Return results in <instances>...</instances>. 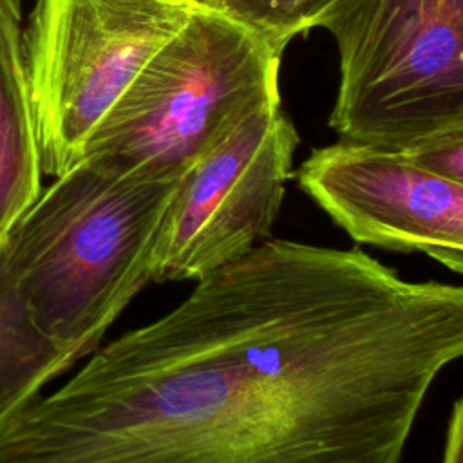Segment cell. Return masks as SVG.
Here are the masks:
<instances>
[{
  "label": "cell",
  "instance_id": "10",
  "mask_svg": "<svg viewBox=\"0 0 463 463\" xmlns=\"http://www.w3.org/2000/svg\"><path fill=\"white\" fill-rule=\"evenodd\" d=\"M329 0H213L239 20L262 33L273 45H286L298 34L317 25Z\"/></svg>",
  "mask_w": 463,
  "mask_h": 463
},
{
  "label": "cell",
  "instance_id": "7",
  "mask_svg": "<svg viewBox=\"0 0 463 463\" xmlns=\"http://www.w3.org/2000/svg\"><path fill=\"white\" fill-rule=\"evenodd\" d=\"M297 181L354 242L418 251L463 277V184L400 152L340 139L315 148Z\"/></svg>",
  "mask_w": 463,
  "mask_h": 463
},
{
  "label": "cell",
  "instance_id": "8",
  "mask_svg": "<svg viewBox=\"0 0 463 463\" xmlns=\"http://www.w3.org/2000/svg\"><path fill=\"white\" fill-rule=\"evenodd\" d=\"M20 0H0V241L42 192Z\"/></svg>",
  "mask_w": 463,
  "mask_h": 463
},
{
  "label": "cell",
  "instance_id": "6",
  "mask_svg": "<svg viewBox=\"0 0 463 463\" xmlns=\"http://www.w3.org/2000/svg\"><path fill=\"white\" fill-rule=\"evenodd\" d=\"M297 143L293 123L275 103L206 152L168 208L152 282L197 280L271 237Z\"/></svg>",
  "mask_w": 463,
  "mask_h": 463
},
{
  "label": "cell",
  "instance_id": "1",
  "mask_svg": "<svg viewBox=\"0 0 463 463\" xmlns=\"http://www.w3.org/2000/svg\"><path fill=\"white\" fill-rule=\"evenodd\" d=\"M459 358L463 286L268 237L18 411L0 463H400Z\"/></svg>",
  "mask_w": 463,
  "mask_h": 463
},
{
  "label": "cell",
  "instance_id": "9",
  "mask_svg": "<svg viewBox=\"0 0 463 463\" xmlns=\"http://www.w3.org/2000/svg\"><path fill=\"white\" fill-rule=\"evenodd\" d=\"M74 365L72 354L33 317L7 269L0 241V430Z\"/></svg>",
  "mask_w": 463,
  "mask_h": 463
},
{
  "label": "cell",
  "instance_id": "4",
  "mask_svg": "<svg viewBox=\"0 0 463 463\" xmlns=\"http://www.w3.org/2000/svg\"><path fill=\"white\" fill-rule=\"evenodd\" d=\"M340 141L412 152L463 139V0H329Z\"/></svg>",
  "mask_w": 463,
  "mask_h": 463
},
{
  "label": "cell",
  "instance_id": "3",
  "mask_svg": "<svg viewBox=\"0 0 463 463\" xmlns=\"http://www.w3.org/2000/svg\"><path fill=\"white\" fill-rule=\"evenodd\" d=\"M282 52L201 2L92 132L83 159L123 175H186L246 118L280 103Z\"/></svg>",
  "mask_w": 463,
  "mask_h": 463
},
{
  "label": "cell",
  "instance_id": "2",
  "mask_svg": "<svg viewBox=\"0 0 463 463\" xmlns=\"http://www.w3.org/2000/svg\"><path fill=\"white\" fill-rule=\"evenodd\" d=\"M183 177L123 175L83 159L42 188L4 237L7 269L33 317L76 364L152 282Z\"/></svg>",
  "mask_w": 463,
  "mask_h": 463
},
{
  "label": "cell",
  "instance_id": "13",
  "mask_svg": "<svg viewBox=\"0 0 463 463\" xmlns=\"http://www.w3.org/2000/svg\"><path fill=\"white\" fill-rule=\"evenodd\" d=\"M199 2H203V4H212L213 0H199Z\"/></svg>",
  "mask_w": 463,
  "mask_h": 463
},
{
  "label": "cell",
  "instance_id": "12",
  "mask_svg": "<svg viewBox=\"0 0 463 463\" xmlns=\"http://www.w3.org/2000/svg\"><path fill=\"white\" fill-rule=\"evenodd\" d=\"M441 463H463V394L450 412Z\"/></svg>",
  "mask_w": 463,
  "mask_h": 463
},
{
  "label": "cell",
  "instance_id": "11",
  "mask_svg": "<svg viewBox=\"0 0 463 463\" xmlns=\"http://www.w3.org/2000/svg\"><path fill=\"white\" fill-rule=\"evenodd\" d=\"M420 166L463 184V139L405 152Z\"/></svg>",
  "mask_w": 463,
  "mask_h": 463
},
{
  "label": "cell",
  "instance_id": "5",
  "mask_svg": "<svg viewBox=\"0 0 463 463\" xmlns=\"http://www.w3.org/2000/svg\"><path fill=\"white\" fill-rule=\"evenodd\" d=\"M199 0H36L24 60L43 175L83 159L85 145Z\"/></svg>",
  "mask_w": 463,
  "mask_h": 463
}]
</instances>
